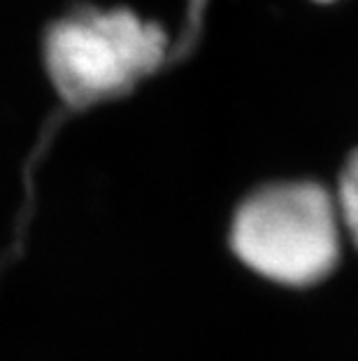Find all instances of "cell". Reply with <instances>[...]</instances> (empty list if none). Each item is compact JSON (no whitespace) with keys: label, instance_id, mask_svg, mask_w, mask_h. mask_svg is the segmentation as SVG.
Returning <instances> with one entry per match:
<instances>
[{"label":"cell","instance_id":"2","mask_svg":"<svg viewBox=\"0 0 358 361\" xmlns=\"http://www.w3.org/2000/svg\"><path fill=\"white\" fill-rule=\"evenodd\" d=\"M163 28L131 10L79 7L58 17L42 42L44 68L60 98L72 105L103 101L161 66Z\"/></svg>","mask_w":358,"mask_h":361},{"label":"cell","instance_id":"3","mask_svg":"<svg viewBox=\"0 0 358 361\" xmlns=\"http://www.w3.org/2000/svg\"><path fill=\"white\" fill-rule=\"evenodd\" d=\"M335 205H338L340 221L358 245V152H354L352 159L347 161L345 171H342L340 194Z\"/></svg>","mask_w":358,"mask_h":361},{"label":"cell","instance_id":"1","mask_svg":"<svg viewBox=\"0 0 358 361\" xmlns=\"http://www.w3.org/2000/svg\"><path fill=\"white\" fill-rule=\"evenodd\" d=\"M340 214L317 182H281L254 191L233 219V250L258 275L307 287L340 257Z\"/></svg>","mask_w":358,"mask_h":361},{"label":"cell","instance_id":"4","mask_svg":"<svg viewBox=\"0 0 358 361\" xmlns=\"http://www.w3.org/2000/svg\"><path fill=\"white\" fill-rule=\"evenodd\" d=\"M317 3H335V0H317Z\"/></svg>","mask_w":358,"mask_h":361}]
</instances>
